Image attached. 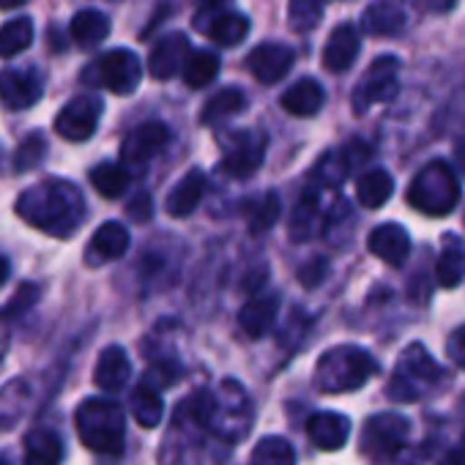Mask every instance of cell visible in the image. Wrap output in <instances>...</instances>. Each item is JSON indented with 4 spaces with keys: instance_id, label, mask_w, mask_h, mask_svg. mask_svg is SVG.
Here are the masks:
<instances>
[{
    "instance_id": "38",
    "label": "cell",
    "mask_w": 465,
    "mask_h": 465,
    "mask_svg": "<svg viewBox=\"0 0 465 465\" xmlns=\"http://www.w3.org/2000/svg\"><path fill=\"white\" fill-rule=\"evenodd\" d=\"M282 213V203H280V194L277 192H266L261 194L250 208H247V216H250V232L252 236H261V232L272 230L277 224Z\"/></svg>"
},
{
    "instance_id": "15",
    "label": "cell",
    "mask_w": 465,
    "mask_h": 465,
    "mask_svg": "<svg viewBox=\"0 0 465 465\" xmlns=\"http://www.w3.org/2000/svg\"><path fill=\"white\" fill-rule=\"evenodd\" d=\"M367 247H370V252L378 261H383L386 266L400 269L408 261V255H411V236H408V230L402 224L386 222V224H378L370 232Z\"/></svg>"
},
{
    "instance_id": "16",
    "label": "cell",
    "mask_w": 465,
    "mask_h": 465,
    "mask_svg": "<svg viewBox=\"0 0 465 465\" xmlns=\"http://www.w3.org/2000/svg\"><path fill=\"white\" fill-rule=\"evenodd\" d=\"M189 53H192V47H189V39L183 34H167L151 50L148 72L156 80H170L178 74V69H183V61L189 58Z\"/></svg>"
},
{
    "instance_id": "49",
    "label": "cell",
    "mask_w": 465,
    "mask_h": 465,
    "mask_svg": "<svg viewBox=\"0 0 465 465\" xmlns=\"http://www.w3.org/2000/svg\"><path fill=\"white\" fill-rule=\"evenodd\" d=\"M20 6H25V0H0V9L4 12H15Z\"/></svg>"
},
{
    "instance_id": "25",
    "label": "cell",
    "mask_w": 465,
    "mask_h": 465,
    "mask_svg": "<svg viewBox=\"0 0 465 465\" xmlns=\"http://www.w3.org/2000/svg\"><path fill=\"white\" fill-rule=\"evenodd\" d=\"M326 102V91L318 80L304 77L299 83H293L285 94H282V107L296 115V118H312L315 113H321Z\"/></svg>"
},
{
    "instance_id": "10",
    "label": "cell",
    "mask_w": 465,
    "mask_h": 465,
    "mask_svg": "<svg viewBox=\"0 0 465 465\" xmlns=\"http://www.w3.org/2000/svg\"><path fill=\"white\" fill-rule=\"evenodd\" d=\"M269 140L261 132H236L227 143V151L219 162V170L230 178H250L261 170L266 159Z\"/></svg>"
},
{
    "instance_id": "1",
    "label": "cell",
    "mask_w": 465,
    "mask_h": 465,
    "mask_svg": "<svg viewBox=\"0 0 465 465\" xmlns=\"http://www.w3.org/2000/svg\"><path fill=\"white\" fill-rule=\"evenodd\" d=\"M17 213L31 227L47 232L53 239H69L83 224L85 197L74 183L64 178H50L20 194Z\"/></svg>"
},
{
    "instance_id": "29",
    "label": "cell",
    "mask_w": 465,
    "mask_h": 465,
    "mask_svg": "<svg viewBox=\"0 0 465 465\" xmlns=\"http://www.w3.org/2000/svg\"><path fill=\"white\" fill-rule=\"evenodd\" d=\"M435 277L440 282V288H457L465 280V244L454 236H449L443 242V250L438 255V266H435Z\"/></svg>"
},
{
    "instance_id": "6",
    "label": "cell",
    "mask_w": 465,
    "mask_h": 465,
    "mask_svg": "<svg viewBox=\"0 0 465 465\" xmlns=\"http://www.w3.org/2000/svg\"><path fill=\"white\" fill-rule=\"evenodd\" d=\"M411 421L400 413H375L361 430V454L372 462H391L408 449Z\"/></svg>"
},
{
    "instance_id": "27",
    "label": "cell",
    "mask_w": 465,
    "mask_h": 465,
    "mask_svg": "<svg viewBox=\"0 0 465 465\" xmlns=\"http://www.w3.org/2000/svg\"><path fill=\"white\" fill-rule=\"evenodd\" d=\"M69 34L77 47H96L110 36V20H107V15H102L96 9H83L74 15Z\"/></svg>"
},
{
    "instance_id": "32",
    "label": "cell",
    "mask_w": 465,
    "mask_h": 465,
    "mask_svg": "<svg viewBox=\"0 0 465 465\" xmlns=\"http://www.w3.org/2000/svg\"><path fill=\"white\" fill-rule=\"evenodd\" d=\"M250 465H296V449L282 435H266L252 449Z\"/></svg>"
},
{
    "instance_id": "2",
    "label": "cell",
    "mask_w": 465,
    "mask_h": 465,
    "mask_svg": "<svg viewBox=\"0 0 465 465\" xmlns=\"http://www.w3.org/2000/svg\"><path fill=\"white\" fill-rule=\"evenodd\" d=\"M74 427L85 449L104 454V457H118L124 451V438H126V416L124 408L110 400V397H91L80 402L74 413Z\"/></svg>"
},
{
    "instance_id": "34",
    "label": "cell",
    "mask_w": 465,
    "mask_h": 465,
    "mask_svg": "<svg viewBox=\"0 0 465 465\" xmlns=\"http://www.w3.org/2000/svg\"><path fill=\"white\" fill-rule=\"evenodd\" d=\"M31 400V389L25 381H12L9 386L0 389V430L15 427L20 416L25 413Z\"/></svg>"
},
{
    "instance_id": "43",
    "label": "cell",
    "mask_w": 465,
    "mask_h": 465,
    "mask_svg": "<svg viewBox=\"0 0 465 465\" xmlns=\"http://www.w3.org/2000/svg\"><path fill=\"white\" fill-rule=\"evenodd\" d=\"M446 356H449L460 370H465V323L457 326V329L449 334V340H446Z\"/></svg>"
},
{
    "instance_id": "45",
    "label": "cell",
    "mask_w": 465,
    "mask_h": 465,
    "mask_svg": "<svg viewBox=\"0 0 465 465\" xmlns=\"http://www.w3.org/2000/svg\"><path fill=\"white\" fill-rule=\"evenodd\" d=\"M326 272H329L326 261H323V258H315L312 263H307V266L299 272V280H302L307 288H315V285L326 277Z\"/></svg>"
},
{
    "instance_id": "9",
    "label": "cell",
    "mask_w": 465,
    "mask_h": 465,
    "mask_svg": "<svg viewBox=\"0 0 465 465\" xmlns=\"http://www.w3.org/2000/svg\"><path fill=\"white\" fill-rule=\"evenodd\" d=\"M88 83L94 85H102L118 96H129L137 91L140 85V77H143V66H140V58L126 50V47H118V50H110L102 55V61L94 66V72H88Z\"/></svg>"
},
{
    "instance_id": "5",
    "label": "cell",
    "mask_w": 465,
    "mask_h": 465,
    "mask_svg": "<svg viewBox=\"0 0 465 465\" xmlns=\"http://www.w3.org/2000/svg\"><path fill=\"white\" fill-rule=\"evenodd\" d=\"M408 203L427 216H446L451 213V208L460 203V181L457 173L435 159L430 164H424L416 178L408 186Z\"/></svg>"
},
{
    "instance_id": "48",
    "label": "cell",
    "mask_w": 465,
    "mask_h": 465,
    "mask_svg": "<svg viewBox=\"0 0 465 465\" xmlns=\"http://www.w3.org/2000/svg\"><path fill=\"white\" fill-rule=\"evenodd\" d=\"M9 274H12V266H9V261L4 255H0V285L9 280Z\"/></svg>"
},
{
    "instance_id": "13",
    "label": "cell",
    "mask_w": 465,
    "mask_h": 465,
    "mask_svg": "<svg viewBox=\"0 0 465 465\" xmlns=\"http://www.w3.org/2000/svg\"><path fill=\"white\" fill-rule=\"evenodd\" d=\"M293 61H296V53L288 47V45H280V42H263L258 45L250 58H247V66L252 72V77L263 85H274L280 80L288 77V72L293 69Z\"/></svg>"
},
{
    "instance_id": "47",
    "label": "cell",
    "mask_w": 465,
    "mask_h": 465,
    "mask_svg": "<svg viewBox=\"0 0 465 465\" xmlns=\"http://www.w3.org/2000/svg\"><path fill=\"white\" fill-rule=\"evenodd\" d=\"M449 465H465V443L457 446V449L449 454Z\"/></svg>"
},
{
    "instance_id": "39",
    "label": "cell",
    "mask_w": 465,
    "mask_h": 465,
    "mask_svg": "<svg viewBox=\"0 0 465 465\" xmlns=\"http://www.w3.org/2000/svg\"><path fill=\"white\" fill-rule=\"evenodd\" d=\"M323 4L326 0H291V6H288L291 28L299 34L318 28V23L323 17Z\"/></svg>"
},
{
    "instance_id": "17",
    "label": "cell",
    "mask_w": 465,
    "mask_h": 465,
    "mask_svg": "<svg viewBox=\"0 0 465 465\" xmlns=\"http://www.w3.org/2000/svg\"><path fill=\"white\" fill-rule=\"evenodd\" d=\"M307 435L310 440L323 449V451H337L348 443L351 438V419L337 411H321L312 413L307 421Z\"/></svg>"
},
{
    "instance_id": "4",
    "label": "cell",
    "mask_w": 465,
    "mask_h": 465,
    "mask_svg": "<svg viewBox=\"0 0 465 465\" xmlns=\"http://www.w3.org/2000/svg\"><path fill=\"white\" fill-rule=\"evenodd\" d=\"M378 372V361L359 345L329 348L315 364V383L326 394H345L361 389Z\"/></svg>"
},
{
    "instance_id": "28",
    "label": "cell",
    "mask_w": 465,
    "mask_h": 465,
    "mask_svg": "<svg viewBox=\"0 0 465 465\" xmlns=\"http://www.w3.org/2000/svg\"><path fill=\"white\" fill-rule=\"evenodd\" d=\"M242 110H247V96H244V91H242V88H222L219 94H213V96L205 102V107H203V113H200V124H203V126H216V124L232 118V115H239Z\"/></svg>"
},
{
    "instance_id": "18",
    "label": "cell",
    "mask_w": 465,
    "mask_h": 465,
    "mask_svg": "<svg viewBox=\"0 0 465 465\" xmlns=\"http://www.w3.org/2000/svg\"><path fill=\"white\" fill-rule=\"evenodd\" d=\"M361 50V36L351 23H342L331 31L326 47H323V66L334 74H342L353 66Z\"/></svg>"
},
{
    "instance_id": "20",
    "label": "cell",
    "mask_w": 465,
    "mask_h": 465,
    "mask_svg": "<svg viewBox=\"0 0 465 465\" xmlns=\"http://www.w3.org/2000/svg\"><path fill=\"white\" fill-rule=\"evenodd\" d=\"M361 28L370 36H400L408 28V15L394 0H378L361 15Z\"/></svg>"
},
{
    "instance_id": "37",
    "label": "cell",
    "mask_w": 465,
    "mask_h": 465,
    "mask_svg": "<svg viewBox=\"0 0 465 465\" xmlns=\"http://www.w3.org/2000/svg\"><path fill=\"white\" fill-rule=\"evenodd\" d=\"M132 413H134V419H137L140 427H145V430L156 427L162 421V416H164L162 394L140 383L134 389V394H132Z\"/></svg>"
},
{
    "instance_id": "7",
    "label": "cell",
    "mask_w": 465,
    "mask_h": 465,
    "mask_svg": "<svg viewBox=\"0 0 465 465\" xmlns=\"http://www.w3.org/2000/svg\"><path fill=\"white\" fill-rule=\"evenodd\" d=\"M400 91V61L394 55H381L370 64L359 85L353 88V113L364 115L375 104H386Z\"/></svg>"
},
{
    "instance_id": "33",
    "label": "cell",
    "mask_w": 465,
    "mask_h": 465,
    "mask_svg": "<svg viewBox=\"0 0 465 465\" xmlns=\"http://www.w3.org/2000/svg\"><path fill=\"white\" fill-rule=\"evenodd\" d=\"M129 181H132L129 170L121 167V164H115V162H104V164H96V167L91 170V183H94V189H96L102 197H107V200L121 197V194L129 189Z\"/></svg>"
},
{
    "instance_id": "36",
    "label": "cell",
    "mask_w": 465,
    "mask_h": 465,
    "mask_svg": "<svg viewBox=\"0 0 465 465\" xmlns=\"http://www.w3.org/2000/svg\"><path fill=\"white\" fill-rule=\"evenodd\" d=\"M181 72H183V83L189 88H194V91L197 88H205L219 74V58L213 53H205V50L189 53V58L183 61V69Z\"/></svg>"
},
{
    "instance_id": "46",
    "label": "cell",
    "mask_w": 465,
    "mask_h": 465,
    "mask_svg": "<svg viewBox=\"0 0 465 465\" xmlns=\"http://www.w3.org/2000/svg\"><path fill=\"white\" fill-rule=\"evenodd\" d=\"M427 6L435 12V15H446L457 6V0H427Z\"/></svg>"
},
{
    "instance_id": "40",
    "label": "cell",
    "mask_w": 465,
    "mask_h": 465,
    "mask_svg": "<svg viewBox=\"0 0 465 465\" xmlns=\"http://www.w3.org/2000/svg\"><path fill=\"white\" fill-rule=\"evenodd\" d=\"M318 211H321V200H318V192L315 189H307L302 194V203L296 205V213H293V236L296 239H307L315 232V222H318Z\"/></svg>"
},
{
    "instance_id": "14",
    "label": "cell",
    "mask_w": 465,
    "mask_h": 465,
    "mask_svg": "<svg viewBox=\"0 0 465 465\" xmlns=\"http://www.w3.org/2000/svg\"><path fill=\"white\" fill-rule=\"evenodd\" d=\"M45 94L42 77L36 69H9L0 72V102L9 110H28Z\"/></svg>"
},
{
    "instance_id": "21",
    "label": "cell",
    "mask_w": 465,
    "mask_h": 465,
    "mask_svg": "<svg viewBox=\"0 0 465 465\" xmlns=\"http://www.w3.org/2000/svg\"><path fill=\"white\" fill-rule=\"evenodd\" d=\"M280 296L269 293V296H255L252 302L244 304V310L239 312V326L247 331V337L261 340L263 334H269L277 323L280 315Z\"/></svg>"
},
{
    "instance_id": "11",
    "label": "cell",
    "mask_w": 465,
    "mask_h": 465,
    "mask_svg": "<svg viewBox=\"0 0 465 465\" xmlns=\"http://www.w3.org/2000/svg\"><path fill=\"white\" fill-rule=\"evenodd\" d=\"M104 104L99 96H77L72 99L55 118V132L69 143H85L94 137Z\"/></svg>"
},
{
    "instance_id": "23",
    "label": "cell",
    "mask_w": 465,
    "mask_h": 465,
    "mask_svg": "<svg viewBox=\"0 0 465 465\" xmlns=\"http://www.w3.org/2000/svg\"><path fill=\"white\" fill-rule=\"evenodd\" d=\"M205 186H208V181H205V173L203 170H189L173 189H170V194H167V203H164V208H167V213L170 216H189L197 205H200V200H203V194H205Z\"/></svg>"
},
{
    "instance_id": "8",
    "label": "cell",
    "mask_w": 465,
    "mask_h": 465,
    "mask_svg": "<svg viewBox=\"0 0 465 465\" xmlns=\"http://www.w3.org/2000/svg\"><path fill=\"white\" fill-rule=\"evenodd\" d=\"M250 397L236 381H224L219 386V397H213V419L211 430L227 440H236L250 430Z\"/></svg>"
},
{
    "instance_id": "19",
    "label": "cell",
    "mask_w": 465,
    "mask_h": 465,
    "mask_svg": "<svg viewBox=\"0 0 465 465\" xmlns=\"http://www.w3.org/2000/svg\"><path fill=\"white\" fill-rule=\"evenodd\" d=\"M129 378H132V361H129L126 351L121 345L104 348L96 361V372H94L96 386L107 394H115L129 383Z\"/></svg>"
},
{
    "instance_id": "50",
    "label": "cell",
    "mask_w": 465,
    "mask_h": 465,
    "mask_svg": "<svg viewBox=\"0 0 465 465\" xmlns=\"http://www.w3.org/2000/svg\"><path fill=\"white\" fill-rule=\"evenodd\" d=\"M454 162H457V167L465 173V143H460V148H457V153H454Z\"/></svg>"
},
{
    "instance_id": "42",
    "label": "cell",
    "mask_w": 465,
    "mask_h": 465,
    "mask_svg": "<svg viewBox=\"0 0 465 465\" xmlns=\"http://www.w3.org/2000/svg\"><path fill=\"white\" fill-rule=\"evenodd\" d=\"M42 299V291H39V285H34V282H25V285H20L17 288V293L12 296V302L0 310V321H12V318H20L23 312H28L36 302Z\"/></svg>"
},
{
    "instance_id": "22",
    "label": "cell",
    "mask_w": 465,
    "mask_h": 465,
    "mask_svg": "<svg viewBox=\"0 0 465 465\" xmlns=\"http://www.w3.org/2000/svg\"><path fill=\"white\" fill-rule=\"evenodd\" d=\"M132 239L129 230L121 222H104L91 239V250H88V261L91 263H104V261H118L126 255Z\"/></svg>"
},
{
    "instance_id": "44",
    "label": "cell",
    "mask_w": 465,
    "mask_h": 465,
    "mask_svg": "<svg viewBox=\"0 0 465 465\" xmlns=\"http://www.w3.org/2000/svg\"><path fill=\"white\" fill-rule=\"evenodd\" d=\"M151 213H153V205H151L148 192H137L132 203H126V216H132L134 222H148Z\"/></svg>"
},
{
    "instance_id": "24",
    "label": "cell",
    "mask_w": 465,
    "mask_h": 465,
    "mask_svg": "<svg viewBox=\"0 0 465 465\" xmlns=\"http://www.w3.org/2000/svg\"><path fill=\"white\" fill-rule=\"evenodd\" d=\"M197 28L205 31L208 39H213L222 47H239L247 34H250V20L239 12H224V15H213L211 20H194Z\"/></svg>"
},
{
    "instance_id": "52",
    "label": "cell",
    "mask_w": 465,
    "mask_h": 465,
    "mask_svg": "<svg viewBox=\"0 0 465 465\" xmlns=\"http://www.w3.org/2000/svg\"><path fill=\"white\" fill-rule=\"evenodd\" d=\"M0 465H9V460H6V457H0Z\"/></svg>"
},
{
    "instance_id": "51",
    "label": "cell",
    "mask_w": 465,
    "mask_h": 465,
    "mask_svg": "<svg viewBox=\"0 0 465 465\" xmlns=\"http://www.w3.org/2000/svg\"><path fill=\"white\" fill-rule=\"evenodd\" d=\"M200 4H205V6H219V4H227V0H200Z\"/></svg>"
},
{
    "instance_id": "31",
    "label": "cell",
    "mask_w": 465,
    "mask_h": 465,
    "mask_svg": "<svg viewBox=\"0 0 465 465\" xmlns=\"http://www.w3.org/2000/svg\"><path fill=\"white\" fill-rule=\"evenodd\" d=\"M391 194H394V178L381 167L361 173L356 181V197L364 208H381Z\"/></svg>"
},
{
    "instance_id": "26",
    "label": "cell",
    "mask_w": 465,
    "mask_h": 465,
    "mask_svg": "<svg viewBox=\"0 0 465 465\" xmlns=\"http://www.w3.org/2000/svg\"><path fill=\"white\" fill-rule=\"evenodd\" d=\"M64 440L58 432L36 427L25 435V465H61Z\"/></svg>"
},
{
    "instance_id": "35",
    "label": "cell",
    "mask_w": 465,
    "mask_h": 465,
    "mask_svg": "<svg viewBox=\"0 0 465 465\" xmlns=\"http://www.w3.org/2000/svg\"><path fill=\"white\" fill-rule=\"evenodd\" d=\"M34 45V20L17 17L0 28V58H15Z\"/></svg>"
},
{
    "instance_id": "30",
    "label": "cell",
    "mask_w": 465,
    "mask_h": 465,
    "mask_svg": "<svg viewBox=\"0 0 465 465\" xmlns=\"http://www.w3.org/2000/svg\"><path fill=\"white\" fill-rule=\"evenodd\" d=\"M211 419H213V394L211 391H194L175 408V424L192 427L197 432L211 430Z\"/></svg>"
},
{
    "instance_id": "12",
    "label": "cell",
    "mask_w": 465,
    "mask_h": 465,
    "mask_svg": "<svg viewBox=\"0 0 465 465\" xmlns=\"http://www.w3.org/2000/svg\"><path fill=\"white\" fill-rule=\"evenodd\" d=\"M170 143V129L162 121H145L121 143V159L129 167H143L164 151Z\"/></svg>"
},
{
    "instance_id": "3",
    "label": "cell",
    "mask_w": 465,
    "mask_h": 465,
    "mask_svg": "<svg viewBox=\"0 0 465 465\" xmlns=\"http://www.w3.org/2000/svg\"><path fill=\"white\" fill-rule=\"evenodd\" d=\"M443 367L427 353V348L421 342H413L400 353L386 394L394 402H419L443 383Z\"/></svg>"
},
{
    "instance_id": "41",
    "label": "cell",
    "mask_w": 465,
    "mask_h": 465,
    "mask_svg": "<svg viewBox=\"0 0 465 465\" xmlns=\"http://www.w3.org/2000/svg\"><path fill=\"white\" fill-rule=\"evenodd\" d=\"M45 156H47V140H45L42 132H34V134H28V137L20 143V148H17V153H15V170H17V173L36 170V167L45 162Z\"/></svg>"
}]
</instances>
